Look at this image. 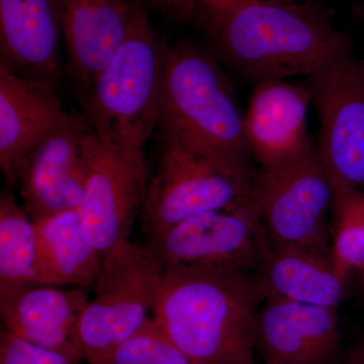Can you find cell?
<instances>
[{
	"label": "cell",
	"instance_id": "cell-1",
	"mask_svg": "<svg viewBox=\"0 0 364 364\" xmlns=\"http://www.w3.org/2000/svg\"><path fill=\"white\" fill-rule=\"evenodd\" d=\"M267 296L258 272L167 268L151 317L198 364H254Z\"/></svg>",
	"mask_w": 364,
	"mask_h": 364
},
{
	"label": "cell",
	"instance_id": "cell-2",
	"mask_svg": "<svg viewBox=\"0 0 364 364\" xmlns=\"http://www.w3.org/2000/svg\"><path fill=\"white\" fill-rule=\"evenodd\" d=\"M207 28L222 58L255 85L306 76L351 44L312 2L251 0Z\"/></svg>",
	"mask_w": 364,
	"mask_h": 364
},
{
	"label": "cell",
	"instance_id": "cell-3",
	"mask_svg": "<svg viewBox=\"0 0 364 364\" xmlns=\"http://www.w3.org/2000/svg\"><path fill=\"white\" fill-rule=\"evenodd\" d=\"M156 128L162 139L252 167L233 86L214 57L196 46H164Z\"/></svg>",
	"mask_w": 364,
	"mask_h": 364
},
{
	"label": "cell",
	"instance_id": "cell-4",
	"mask_svg": "<svg viewBox=\"0 0 364 364\" xmlns=\"http://www.w3.org/2000/svg\"><path fill=\"white\" fill-rule=\"evenodd\" d=\"M164 45L136 2L127 39L83 92L85 119L98 138L124 152L144 154L156 128Z\"/></svg>",
	"mask_w": 364,
	"mask_h": 364
},
{
	"label": "cell",
	"instance_id": "cell-5",
	"mask_svg": "<svg viewBox=\"0 0 364 364\" xmlns=\"http://www.w3.org/2000/svg\"><path fill=\"white\" fill-rule=\"evenodd\" d=\"M162 141L159 163L141 210L148 237L188 218L252 202L258 170L176 141Z\"/></svg>",
	"mask_w": 364,
	"mask_h": 364
},
{
	"label": "cell",
	"instance_id": "cell-6",
	"mask_svg": "<svg viewBox=\"0 0 364 364\" xmlns=\"http://www.w3.org/2000/svg\"><path fill=\"white\" fill-rule=\"evenodd\" d=\"M164 267L147 246L126 242L102 258L95 296L79 320L83 358L104 364L152 316Z\"/></svg>",
	"mask_w": 364,
	"mask_h": 364
},
{
	"label": "cell",
	"instance_id": "cell-7",
	"mask_svg": "<svg viewBox=\"0 0 364 364\" xmlns=\"http://www.w3.org/2000/svg\"><path fill=\"white\" fill-rule=\"evenodd\" d=\"M317 111V152L335 191H364V78L351 44L305 76Z\"/></svg>",
	"mask_w": 364,
	"mask_h": 364
},
{
	"label": "cell",
	"instance_id": "cell-8",
	"mask_svg": "<svg viewBox=\"0 0 364 364\" xmlns=\"http://www.w3.org/2000/svg\"><path fill=\"white\" fill-rule=\"evenodd\" d=\"M334 188L317 148L286 165L258 169L253 203L273 246L333 255L330 210Z\"/></svg>",
	"mask_w": 364,
	"mask_h": 364
},
{
	"label": "cell",
	"instance_id": "cell-9",
	"mask_svg": "<svg viewBox=\"0 0 364 364\" xmlns=\"http://www.w3.org/2000/svg\"><path fill=\"white\" fill-rule=\"evenodd\" d=\"M167 268L257 272L272 246L252 202L188 218L149 236L146 244Z\"/></svg>",
	"mask_w": 364,
	"mask_h": 364
},
{
	"label": "cell",
	"instance_id": "cell-10",
	"mask_svg": "<svg viewBox=\"0 0 364 364\" xmlns=\"http://www.w3.org/2000/svg\"><path fill=\"white\" fill-rule=\"evenodd\" d=\"M85 191L77 208L102 258L129 241L149 183L145 154L116 149L91 131L85 149Z\"/></svg>",
	"mask_w": 364,
	"mask_h": 364
},
{
	"label": "cell",
	"instance_id": "cell-11",
	"mask_svg": "<svg viewBox=\"0 0 364 364\" xmlns=\"http://www.w3.org/2000/svg\"><path fill=\"white\" fill-rule=\"evenodd\" d=\"M92 131L85 114L64 112L18 172L23 208L33 223L77 210L85 191V149Z\"/></svg>",
	"mask_w": 364,
	"mask_h": 364
},
{
	"label": "cell",
	"instance_id": "cell-12",
	"mask_svg": "<svg viewBox=\"0 0 364 364\" xmlns=\"http://www.w3.org/2000/svg\"><path fill=\"white\" fill-rule=\"evenodd\" d=\"M342 341L338 309L270 294L258 313L254 347L265 364H340Z\"/></svg>",
	"mask_w": 364,
	"mask_h": 364
},
{
	"label": "cell",
	"instance_id": "cell-13",
	"mask_svg": "<svg viewBox=\"0 0 364 364\" xmlns=\"http://www.w3.org/2000/svg\"><path fill=\"white\" fill-rule=\"evenodd\" d=\"M310 95L284 80L256 83L244 112L246 143L259 170L286 165L314 149L308 131Z\"/></svg>",
	"mask_w": 364,
	"mask_h": 364
},
{
	"label": "cell",
	"instance_id": "cell-14",
	"mask_svg": "<svg viewBox=\"0 0 364 364\" xmlns=\"http://www.w3.org/2000/svg\"><path fill=\"white\" fill-rule=\"evenodd\" d=\"M62 37L59 0H0V65L55 87Z\"/></svg>",
	"mask_w": 364,
	"mask_h": 364
},
{
	"label": "cell",
	"instance_id": "cell-15",
	"mask_svg": "<svg viewBox=\"0 0 364 364\" xmlns=\"http://www.w3.org/2000/svg\"><path fill=\"white\" fill-rule=\"evenodd\" d=\"M67 71L82 92L109 65L127 39L134 0H59Z\"/></svg>",
	"mask_w": 364,
	"mask_h": 364
},
{
	"label": "cell",
	"instance_id": "cell-16",
	"mask_svg": "<svg viewBox=\"0 0 364 364\" xmlns=\"http://www.w3.org/2000/svg\"><path fill=\"white\" fill-rule=\"evenodd\" d=\"M64 112L55 87L0 65V167L7 183L18 182L26 158Z\"/></svg>",
	"mask_w": 364,
	"mask_h": 364
},
{
	"label": "cell",
	"instance_id": "cell-17",
	"mask_svg": "<svg viewBox=\"0 0 364 364\" xmlns=\"http://www.w3.org/2000/svg\"><path fill=\"white\" fill-rule=\"evenodd\" d=\"M90 299L83 289L38 284L0 296V318L6 331L74 360L83 358L79 347V320Z\"/></svg>",
	"mask_w": 364,
	"mask_h": 364
},
{
	"label": "cell",
	"instance_id": "cell-18",
	"mask_svg": "<svg viewBox=\"0 0 364 364\" xmlns=\"http://www.w3.org/2000/svg\"><path fill=\"white\" fill-rule=\"evenodd\" d=\"M258 274L268 294L338 309L347 296L348 280L335 267L333 255L303 248L270 246Z\"/></svg>",
	"mask_w": 364,
	"mask_h": 364
},
{
	"label": "cell",
	"instance_id": "cell-19",
	"mask_svg": "<svg viewBox=\"0 0 364 364\" xmlns=\"http://www.w3.org/2000/svg\"><path fill=\"white\" fill-rule=\"evenodd\" d=\"M44 284L95 289L102 258L86 234L77 210L35 223Z\"/></svg>",
	"mask_w": 364,
	"mask_h": 364
},
{
	"label": "cell",
	"instance_id": "cell-20",
	"mask_svg": "<svg viewBox=\"0 0 364 364\" xmlns=\"http://www.w3.org/2000/svg\"><path fill=\"white\" fill-rule=\"evenodd\" d=\"M44 284L35 223L9 191L0 196V296Z\"/></svg>",
	"mask_w": 364,
	"mask_h": 364
},
{
	"label": "cell",
	"instance_id": "cell-21",
	"mask_svg": "<svg viewBox=\"0 0 364 364\" xmlns=\"http://www.w3.org/2000/svg\"><path fill=\"white\" fill-rule=\"evenodd\" d=\"M330 233L335 267L348 280L364 270V191H335Z\"/></svg>",
	"mask_w": 364,
	"mask_h": 364
},
{
	"label": "cell",
	"instance_id": "cell-22",
	"mask_svg": "<svg viewBox=\"0 0 364 364\" xmlns=\"http://www.w3.org/2000/svg\"><path fill=\"white\" fill-rule=\"evenodd\" d=\"M104 364H198L163 332L152 317L119 345Z\"/></svg>",
	"mask_w": 364,
	"mask_h": 364
},
{
	"label": "cell",
	"instance_id": "cell-23",
	"mask_svg": "<svg viewBox=\"0 0 364 364\" xmlns=\"http://www.w3.org/2000/svg\"><path fill=\"white\" fill-rule=\"evenodd\" d=\"M0 364H78L70 356L18 338L4 330L0 334Z\"/></svg>",
	"mask_w": 364,
	"mask_h": 364
},
{
	"label": "cell",
	"instance_id": "cell-24",
	"mask_svg": "<svg viewBox=\"0 0 364 364\" xmlns=\"http://www.w3.org/2000/svg\"><path fill=\"white\" fill-rule=\"evenodd\" d=\"M251 0H189L191 16L202 13L205 26L215 23Z\"/></svg>",
	"mask_w": 364,
	"mask_h": 364
},
{
	"label": "cell",
	"instance_id": "cell-25",
	"mask_svg": "<svg viewBox=\"0 0 364 364\" xmlns=\"http://www.w3.org/2000/svg\"><path fill=\"white\" fill-rule=\"evenodd\" d=\"M151 7L177 18L191 16L189 0H151Z\"/></svg>",
	"mask_w": 364,
	"mask_h": 364
},
{
	"label": "cell",
	"instance_id": "cell-26",
	"mask_svg": "<svg viewBox=\"0 0 364 364\" xmlns=\"http://www.w3.org/2000/svg\"><path fill=\"white\" fill-rule=\"evenodd\" d=\"M340 364H364V338L358 340L348 350L345 351Z\"/></svg>",
	"mask_w": 364,
	"mask_h": 364
},
{
	"label": "cell",
	"instance_id": "cell-27",
	"mask_svg": "<svg viewBox=\"0 0 364 364\" xmlns=\"http://www.w3.org/2000/svg\"><path fill=\"white\" fill-rule=\"evenodd\" d=\"M359 284H360L361 291L364 294V270L358 273Z\"/></svg>",
	"mask_w": 364,
	"mask_h": 364
},
{
	"label": "cell",
	"instance_id": "cell-28",
	"mask_svg": "<svg viewBox=\"0 0 364 364\" xmlns=\"http://www.w3.org/2000/svg\"><path fill=\"white\" fill-rule=\"evenodd\" d=\"M273 1L287 2V4H293V2H296V0H273Z\"/></svg>",
	"mask_w": 364,
	"mask_h": 364
},
{
	"label": "cell",
	"instance_id": "cell-29",
	"mask_svg": "<svg viewBox=\"0 0 364 364\" xmlns=\"http://www.w3.org/2000/svg\"><path fill=\"white\" fill-rule=\"evenodd\" d=\"M360 67H361V71H363V75L364 78V58L363 60H360Z\"/></svg>",
	"mask_w": 364,
	"mask_h": 364
}]
</instances>
